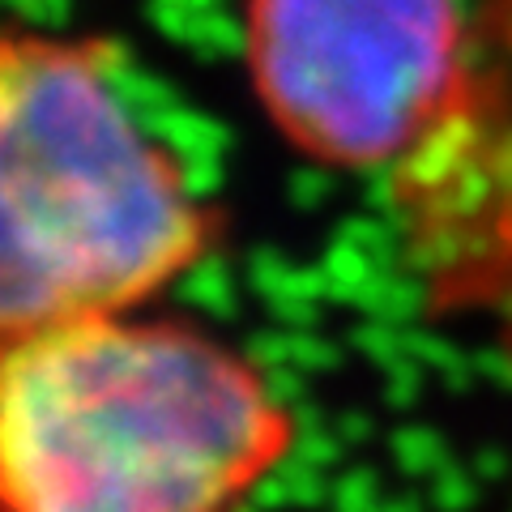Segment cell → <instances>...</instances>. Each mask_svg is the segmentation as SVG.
<instances>
[{"instance_id":"obj_2","label":"cell","mask_w":512,"mask_h":512,"mask_svg":"<svg viewBox=\"0 0 512 512\" xmlns=\"http://www.w3.org/2000/svg\"><path fill=\"white\" fill-rule=\"evenodd\" d=\"M299 444L248 350L120 312L0 363V512H239Z\"/></svg>"},{"instance_id":"obj_3","label":"cell","mask_w":512,"mask_h":512,"mask_svg":"<svg viewBox=\"0 0 512 512\" xmlns=\"http://www.w3.org/2000/svg\"><path fill=\"white\" fill-rule=\"evenodd\" d=\"M470 43L461 0H244L261 111L333 171L402 167L453 111Z\"/></svg>"},{"instance_id":"obj_1","label":"cell","mask_w":512,"mask_h":512,"mask_svg":"<svg viewBox=\"0 0 512 512\" xmlns=\"http://www.w3.org/2000/svg\"><path fill=\"white\" fill-rule=\"evenodd\" d=\"M222 244V210L128 107L120 47L0 18V363L146 308Z\"/></svg>"}]
</instances>
